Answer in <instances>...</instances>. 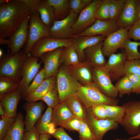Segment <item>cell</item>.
<instances>
[{"instance_id":"cell-47","label":"cell","mask_w":140,"mask_h":140,"mask_svg":"<svg viewBox=\"0 0 140 140\" xmlns=\"http://www.w3.org/2000/svg\"><path fill=\"white\" fill-rule=\"evenodd\" d=\"M91 108L92 114L96 118L99 119H107L106 110L102 104L94 106Z\"/></svg>"},{"instance_id":"cell-36","label":"cell","mask_w":140,"mask_h":140,"mask_svg":"<svg viewBox=\"0 0 140 140\" xmlns=\"http://www.w3.org/2000/svg\"><path fill=\"white\" fill-rule=\"evenodd\" d=\"M127 0H110L109 20L117 21L120 15Z\"/></svg>"},{"instance_id":"cell-25","label":"cell","mask_w":140,"mask_h":140,"mask_svg":"<svg viewBox=\"0 0 140 140\" xmlns=\"http://www.w3.org/2000/svg\"><path fill=\"white\" fill-rule=\"evenodd\" d=\"M56 83V75L45 79L35 90L25 97V100L27 102H34L41 100L45 95L53 88Z\"/></svg>"},{"instance_id":"cell-50","label":"cell","mask_w":140,"mask_h":140,"mask_svg":"<svg viewBox=\"0 0 140 140\" xmlns=\"http://www.w3.org/2000/svg\"><path fill=\"white\" fill-rule=\"evenodd\" d=\"M27 5L33 11L37 10L40 0H21Z\"/></svg>"},{"instance_id":"cell-28","label":"cell","mask_w":140,"mask_h":140,"mask_svg":"<svg viewBox=\"0 0 140 140\" xmlns=\"http://www.w3.org/2000/svg\"><path fill=\"white\" fill-rule=\"evenodd\" d=\"M53 109L47 108L44 114L37 122L35 127L40 134L48 133L51 135L54 131V128L52 122Z\"/></svg>"},{"instance_id":"cell-12","label":"cell","mask_w":140,"mask_h":140,"mask_svg":"<svg viewBox=\"0 0 140 140\" xmlns=\"http://www.w3.org/2000/svg\"><path fill=\"white\" fill-rule=\"evenodd\" d=\"M30 18V14L25 18L8 38L10 42L7 46L11 54H15L18 53L27 43L29 37L28 25Z\"/></svg>"},{"instance_id":"cell-42","label":"cell","mask_w":140,"mask_h":140,"mask_svg":"<svg viewBox=\"0 0 140 140\" xmlns=\"http://www.w3.org/2000/svg\"><path fill=\"white\" fill-rule=\"evenodd\" d=\"M15 118L6 116L0 120V140H3L11 127Z\"/></svg>"},{"instance_id":"cell-24","label":"cell","mask_w":140,"mask_h":140,"mask_svg":"<svg viewBox=\"0 0 140 140\" xmlns=\"http://www.w3.org/2000/svg\"><path fill=\"white\" fill-rule=\"evenodd\" d=\"M73 115L64 102L60 103L53 109L52 122L55 128L60 127L73 117Z\"/></svg>"},{"instance_id":"cell-22","label":"cell","mask_w":140,"mask_h":140,"mask_svg":"<svg viewBox=\"0 0 140 140\" xmlns=\"http://www.w3.org/2000/svg\"><path fill=\"white\" fill-rule=\"evenodd\" d=\"M22 98L20 93L18 89L0 96V103L8 117L13 118L16 117L18 104Z\"/></svg>"},{"instance_id":"cell-44","label":"cell","mask_w":140,"mask_h":140,"mask_svg":"<svg viewBox=\"0 0 140 140\" xmlns=\"http://www.w3.org/2000/svg\"><path fill=\"white\" fill-rule=\"evenodd\" d=\"M81 120L74 116L66 122L61 127L69 131H78L80 128Z\"/></svg>"},{"instance_id":"cell-2","label":"cell","mask_w":140,"mask_h":140,"mask_svg":"<svg viewBox=\"0 0 140 140\" xmlns=\"http://www.w3.org/2000/svg\"><path fill=\"white\" fill-rule=\"evenodd\" d=\"M76 95L86 108L102 104L116 105L119 101L104 94L93 81L81 85Z\"/></svg>"},{"instance_id":"cell-6","label":"cell","mask_w":140,"mask_h":140,"mask_svg":"<svg viewBox=\"0 0 140 140\" xmlns=\"http://www.w3.org/2000/svg\"><path fill=\"white\" fill-rule=\"evenodd\" d=\"M122 106L125 111L120 124L129 135L140 134V100L129 101Z\"/></svg>"},{"instance_id":"cell-16","label":"cell","mask_w":140,"mask_h":140,"mask_svg":"<svg viewBox=\"0 0 140 140\" xmlns=\"http://www.w3.org/2000/svg\"><path fill=\"white\" fill-rule=\"evenodd\" d=\"M120 28L117 21L97 19L91 26L81 33L72 37L102 35L107 37Z\"/></svg>"},{"instance_id":"cell-31","label":"cell","mask_w":140,"mask_h":140,"mask_svg":"<svg viewBox=\"0 0 140 140\" xmlns=\"http://www.w3.org/2000/svg\"><path fill=\"white\" fill-rule=\"evenodd\" d=\"M60 60L61 65L67 67L80 62L77 53L72 44L63 48Z\"/></svg>"},{"instance_id":"cell-18","label":"cell","mask_w":140,"mask_h":140,"mask_svg":"<svg viewBox=\"0 0 140 140\" xmlns=\"http://www.w3.org/2000/svg\"><path fill=\"white\" fill-rule=\"evenodd\" d=\"M43 101L36 102H27L23 108L26 113L24 120L25 132L29 131L34 127L42 116L45 108Z\"/></svg>"},{"instance_id":"cell-13","label":"cell","mask_w":140,"mask_h":140,"mask_svg":"<svg viewBox=\"0 0 140 140\" xmlns=\"http://www.w3.org/2000/svg\"><path fill=\"white\" fill-rule=\"evenodd\" d=\"M71 44V38L61 39L44 37L38 40L33 45L30 54L34 57L39 58L45 53L66 47Z\"/></svg>"},{"instance_id":"cell-29","label":"cell","mask_w":140,"mask_h":140,"mask_svg":"<svg viewBox=\"0 0 140 140\" xmlns=\"http://www.w3.org/2000/svg\"><path fill=\"white\" fill-rule=\"evenodd\" d=\"M64 102L74 116L80 120L85 118L86 108L76 95L68 98Z\"/></svg>"},{"instance_id":"cell-51","label":"cell","mask_w":140,"mask_h":140,"mask_svg":"<svg viewBox=\"0 0 140 140\" xmlns=\"http://www.w3.org/2000/svg\"><path fill=\"white\" fill-rule=\"evenodd\" d=\"M52 136L51 134L48 133L40 134L39 140H49Z\"/></svg>"},{"instance_id":"cell-1","label":"cell","mask_w":140,"mask_h":140,"mask_svg":"<svg viewBox=\"0 0 140 140\" xmlns=\"http://www.w3.org/2000/svg\"><path fill=\"white\" fill-rule=\"evenodd\" d=\"M32 10L21 0L0 4V38H9Z\"/></svg>"},{"instance_id":"cell-41","label":"cell","mask_w":140,"mask_h":140,"mask_svg":"<svg viewBox=\"0 0 140 140\" xmlns=\"http://www.w3.org/2000/svg\"><path fill=\"white\" fill-rule=\"evenodd\" d=\"M92 0H70L71 11L78 15L84 9L89 5Z\"/></svg>"},{"instance_id":"cell-4","label":"cell","mask_w":140,"mask_h":140,"mask_svg":"<svg viewBox=\"0 0 140 140\" xmlns=\"http://www.w3.org/2000/svg\"><path fill=\"white\" fill-rule=\"evenodd\" d=\"M60 103L76 95L81 85L71 74L67 67L61 65L56 75Z\"/></svg>"},{"instance_id":"cell-58","label":"cell","mask_w":140,"mask_h":140,"mask_svg":"<svg viewBox=\"0 0 140 140\" xmlns=\"http://www.w3.org/2000/svg\"><path fill=\"white\" fill-rule=\"evenodd\" d=\"M139 2L140 3V0H139Z\"/></svg>"},{"instance_id":"cell-38","label":"cell","mask_w":140,"mask_h":140,"mask_svg":"<svg viewBox=\"0 0 140 140\" xmlns=\"http://www.w3.org/2000/svg\"><path fill=\"white\" fill-rule=\"evenodd\" d=\"M110 0H102L96 13L97 19L101 20H109Z\"/></svg>"},{"instance_id":"cell-3","label":"cell","mask_w":140,"mask_h":140,"mask_svg":"<svg viewBox=\"0 0 140 140\" xmlns=\"http://www.w3.org/2000/svg\"><path fill=\"white\" fill-rule=\"evenodd\" d=\"M27 55L22 50L15 54L10 53L3 55L0 59V76L8 78L19 83L21 70Z\"/></svg>"},{"instance_id":"cell-20","label":"cell","mask_w":140,"mask_h":140,"mask_svg":"<svg viewBox=\"0 0 140 140\" xmlns=\"http://www.w3.org/2000/svg\"><path fill=\"white\" fill-rule=\"evenodd\" d=\"M106 37L102 35L73 37L72 44L76 50L80 62L86 60L84 51L86 48L103 41Z\"/></svg>"},{"instance_id":"cell-7","label":"cell","mask_w":140,"mask_h":140,"mask_svg":"<svg viewBox=\"0 0 140 140\" xmlns=\"http://www.w3.org/2000/svg\"><path fill=\"white\" fill-rule=\"evenodd\" d=\"M39 58L27 54L22 67L20 73L21 80L18 88L22 98L25 99L27 88L40 69Z\"/></svg>"},{"instance_id":"cell-45","label":"cell","mask_w":140,"mask_h":140,"mask_svg":"<svg viewBox=\"0 0 140 140\" xmlns=\"http://www.w3.org/2000/svg\"><path fill=\"white\" fill-rule=\"evenodd\" d=\"M125 75L128 77L132 84V93L137 95L140 94V77L129 73H127Z\"/></svg>"},{"instance_id":"cell-35","label":"cell","mask_w":140,"mask_h":140,"mask_svg":"<svg viewBox=\"0 0 140 140\" xmlns=\"http://www.w3.org/2000/svg\"><path fill=\"white\" fill-rule=\"evenodd\" d=\"M41 101L46 104L48 107L53 109L60 103L57 83L45 95Z\"/></svg>"},{"instance_id":"cell-34","label":"cell","mask_w":140,"mask_h":140,"mask_svg":"<svg viewBox=\"0 0 140 140\" xmlns=\"http://www.w3.org/2000/svg\"><path fill=\"white\" fill-rule=\"evenodd\" d=\"M115 87L120 97L127 94L129 95L132 92V85L127 76L120 79L116 83Z\"/></svg>"},{"instance_id":"cell-37","label":"cell","mask_w":140,"mask_h":140,"mask_svg":"<svg viewBox=\"0 0 140 140\" xmlns=\"http://www.w3.org/2000/svg\"><path fill=\"white\" fill-rule=\"evenodd\" d=\"M19 83L8 78L0 76V96L18 89Z\"/></svg>"},{"instance_id":"cell-57","label":"cell","mask_w":140,"mask_h":140,"mask_svg":"<svg viewBox=\"0 0 140 140\" xmlns=\"http://www.w3.org/2000/svg\"><path fill=\"white\" fill-rule=\"evenodd\" d=\"M139 19H140V14H139Z\"/></svg>"},{"instance_id":"cell-11","label":"cell","mask_w":140,"mask_h":140,"mask_svg":"<svg viewBox=\"0 0 140 140\" xmlns=\"http://www.w3.org/2000/svg\"><path fill=\"white\" fill-rule=\"evenodd\" d=\"M78 15L70 11L65 18L55 21L50 29V37L61 39L71 38L73 35V27Z\"/></svg>"},{"instance_id":"cell-23","label":"cell","mask_w":140,"mask_h":140,"mask_svg":"<svg viewBox=\"0 0 140 140\" xmlns=\"http://www.w3.org/2000/svg\"><path fill=\"white\" fill-rule=\"evenodd\" d=\"M103 41L90 46L84 51L86 60L88 61L93 67H103L107 61L102 52Z\"/></svg>"},{"instance_id":"cell-17","label":"cell","mask_w":140,"mask_h":140,"mask_svg":"<svg viewBox=\"0 0 140 140\" xmlns=\"http://www.w3.org/2000/svg\"><path fill=\"white\" fill-rule=\"evenodd\" d=\"M126 60L124 50L113 53L109 57L104 67L108 73L112 81L118 80L125 75L124 63Z\"/></svg>"},{"instance_id":"cell-27","label":"cell","mask_w":140,"mask_h":140,"mask_svg":"<svg viewBox=\"0 0 140 140\" xmlns=\"http://www.w3.org/2000/svg\"><path fill=\"white\" fill-rule=\"evenodd\" d=\"M37 10L42 21L50 28L55 21L54 10L52 6L47 0H40Z\"/></svg>"},{"instance_id":"cell-32","label":"cell","mask_w":140,"mask_h":140,"mask_svg":"<svg viewBox=\"0 0 140 140\" xmlns=\"http://www.w3.org/2000/svg\"><path fill=\"white\" fill-rule=\"evenodd\" d=\"M140 46V42L132 41L128 38L123 44V47L126 60L140 59V53L138 47Z\"/></svg>"},{"instance_id":"cell-40","label":"cell","mask_w":140,"mask_h":140,"mask_svg":"<svg viewBox=\"0 0 140 140\" xmlns=\"http://www.w3.org/2000/svg\"><path fill=\"white\" fill-rule=\"evenodd\" d=\"M81 125L78 132L79 140H94L93 134L85 119L81 120Z\"/></svg>"},{"instance_id":"cell-9","label":"cell","mask_w":140,"mask_h":140,"mask_svg":"<svg viewBox=\"0 0 140 140\" xmlns=\"http://www.w3.org/2000/svg\"><path fill=\"white\" fill-rule=\"evenodd\" d=\"M92 79L102 93L109 98L116 99L118 91L104 66L93 67Z\"/></svg>"},{"instance_id":"cell-26","label":"cell","mask_w":140,"mask_h":140,"mask_svg":"<svg viewBox=\"0 0 140 140\" xmlns=\"http://www.w3.org/2000/svg\"><path fill=\"white\" fill-rule=\"evenodd\" d=\"M24 116L18 113L10 129L3 140H22L24 133Z\"/></svg>"},{"instance_id":"cell-5","label":"cell","mask_w":140,"mask_h":140,"mask_svg":"<svg viewBox=\"0 0 140 140\" xmlns=\"http://www.w3.org/2000/svg\"><path fill=\"white\" fill-rule=\"evenodd\" d=\"M28 29V41L23 49L27 54L30 53L32 47L38 40L44 37H50V28L42 21L37 10L32 11L30 14Z\"/></svg>"},{"instance_id":"cell-33","label":"cell","mask_w":140,"mask_h":140,"mask_svg":"<svg viewBox=\"0 0 140 140\" xmlns=\"http://www.w3.org/2000/svg\"><path fill=\"white\" fill-rule=\"evenodd\" d=\"M106 109L107 119L121 124L124 117L125 110L123 107L102 104Z\"/></svg>"},{"instance_id":"cell-46","label":"cell","mask_w":140,"mask_h":140,"mask_svg":"<svg viewBox=\"0 0 140 140\" xmlns=\"http://www.w3.org/2000/svg\"><path fill=\"white\" fill-rule=\"evenodd\" d=\"M127 38L135 41L140 40V19L136 21L130 27L128 31Z\"/></svg>"},{"instance_id":"cell-14","label":"cell","mask_w":140,"mask_h":140,"mask_svg":"<svg viewBox=\"0 0 140 140\" xmlns=\"http://www.w3.org/2000/svg\"><path fill=\"white\" fill-rule=\"evenodd\" d=\"M130 27L120 28L111 33L103 41L102 50L104 56L109 57L120 48H123V44L127 38Z\"/></svg>"},{"instance_id":"cell-19","label":"cell","mask_w":140,"mask_h":140,"mask_svg":"<svg viewBox=\"0 0 140 140\" xmlns=\"http://www.w3.org/2000/svg\"><path fill=\"white\" fill-rule=\"evenodd\" d=\"M63 48L45 53L39 57L40 62L44 64L45 79L56 75L58 72L61 65L60 59Z\"/></svg>"},{"instance_id":"cell-8","label":"cell","mask_w":140,"mask_h":140,"mask_svg":"<svg viewBox=\"0 0 140 140\" xmlns=\"http://www.w3.org/2000/svg\"><path fill=\"white\" fill-rule=\"evenodd\" d=\"M94 137V140H102L105 134L110 130H115L119 124L107 119H99L93 115L91 108H86V115L85 119Z\"/></svg>"},{"instance_id":"cell-59","label":"cell","mask_w":140,"mask_h":140,"mask_svg":"<svg viewBox=\"0 0 140 140\" xmlns=\"http://www.w3.org/2000/svg\"><path fill=\"white\" fill-rule=\"evenodd\" d=\"M116 140V139H115V140Z\"/></svg>"},{"instance_id":"cell-21","label":"cell","mask_w":140,"mask_h":140,"mask_svg":"<svg viewBox=\"0 0 140 140\" xmlns=\"http://www.w3.org/2000/svg\"><path fill=\"white\" fill-rule=\"evenodd\" d=\"M72 75L81 85L93 81V66L87 60L80 62L75 65L67 67Z\"/></svg>"},{"instance_id":"cell-43","label":"cell","mask_w":140,"mask_h":140,"mask_svg":"<svg viewBox=\"0 0 140 140\" xmlns=\"http://www.w3.org/2000/svg\"><path fill=\"white\" fill-rule=\"evenodd\" d=\"M124 66L126 73H132L140 77V59L127 60Z\"/></svg>"},{"instance_id":"cell-30","label":"cell","mask_w":140,"mask_h":140,"mask_svg":"<svg viewBox=\"0 0 140 140\" xmlns=\"http://www.w3.org/2000/svg\"><path fill=\"white\" fill-rule=\"evenodd\" d=\"M53 7L55 21L60 20L66 17L69 14L70 0H47Z\"/></svg>"},{"instance_id":"cell-15","label":"cell","mask_w":140,"mask_h":140,"mask_svg":"<svg viewBox=\"0 0 140 140\" xmlns=\"http://www.w3.org/2000/svg\"><path fill=\"white\" fill-rule=\"evenodd\" d=\"M140 3L138 0H127L117 20L120 27H130L140 19Z\"/></svg>"},{"instance_id":"cell-53","label":"cell","mask_w":140,"mask_h":140,"mask_svg":"<svg viewBox=\"0 0 140 140\" xmlns=\"http://www.w3.org/2000/svg\"><path fill=\"white\" fill-rule=\"evenodd\" d=\"M0 115L2 117L7 116L3 107L0 103Z\"/></svg>"},{"instance_id":"cell-56","label":"cell","mask_w":140,"mask_h":140,"mask_svg":"<svg viewBox=\"0 0 140 140\" xmlns=\"http://www.w3.org/2000/svg\"><path fill=\"white\" fill-rule=\"evenodd\" d=\"M3 51L0 48V58H1L3 56Z\"/></svg>"},{"instance_id":"cell-48","label":"cell","mask_w":140,"mask_h":140,"mask_svg":"<svg viewBox=\"0 0 140 140\" xmlns=\"http://www.w3.org/2000/svg\"><path fill=\"white\" fill-rule=\"evenodd\" d=\"M51 135L57 140H74L61 127L56 128Z\"/></svg>"},{"instance_id":"cell-54","label":"cell","mask_w":140,"mask_h":140,"mask_svg":"<svg viewBox=\"0 0 140 140\" xmlns=\"http://www.w3.org/2000/svg\"><path fill=\"white\" fill-rule=\"evenodd\" d=\"M136 139L140 140V134L134 136L129 138L121 139V140H133Z\"/></svg>"},{"instance_id":"cell-49","label":"cell","mask_w":140,"mask_h":140,"mask_svg":"<svg viewBox=\"0 0 140 140\" xmlns=\"http://www.w3.org/2000/svg\"><path fill=\"white\" fill-rule=\"evenodd\" d=\"M40 134L34 127L31 130L25 132L22 140H39Z\"/></svg>"},{"instance_id":"cell-39","label":"cell","mask_w":140,"mask_h":140,"mask_svg":"<svg viewBox=\"0 0 140 140\" xmlns=\"http://www.w3.org/2000/svg\"><path fill=\"white\" fill-rule=\"evenodd\" d=\"M45 71L43 67L40 69L28 87L26 93L25 97L32 93L42 84L45 80Z\"/></svg>"},{"instance_id":"cell-52","label":"cell","mask_w":140,"mask_h":140,"mask_svg":"<svg viewBox=\"0 0 140 140\" xmlns=\"http://www.w3.org/2000/svg\"><path fill=\"white\" fill-rule=\"evenodd\" d=\"M10 40L8 38H0V44L1 45H8L9 44Z\"/></svg>"},{"instance_id":"cell-55","label":"cell","mask_w":140,"mask_h":140,"mask_svg":"<svg viewBox=\"0 0 140 140\" xmlns=\"http://www.w3.org/2000/svg\"><path fill=\"white\" fill-rule=\"evenodd\" d=\"M9 0H0V4L7 2Z\"/></svg>"},{"instance_id":"cell-10","label":"cell","mask_w":140,"mask_h":140,"mask_svg":"<svg viewBox=\"0 0 140 140\" xmlns=\"http://www.w3.org/2000/svg\"><path fill=\"white\" fill-rule=\"evenodd\" d=\"M101 1L93 0L89 5L81 12L73 27V36L81 33L95 23L96 20V12Z\"/></svg>"}]
</instances>
